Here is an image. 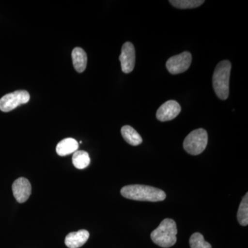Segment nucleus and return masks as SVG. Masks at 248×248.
Segmentation results:
<instances>
[{
	"label": "nucleus",
	"instance_id": "nucleus-1",
	"mask_svg": "<svg viewBox=\"0 0 248 248\" xmlns=\"http://www.w3.org/2000/svg\"><path fill=\"white\" fill-rule=\"evenodd\" d=\"M121 194L128 200L141 202H157L164 201L166 194L156 187L144 185H129L124 186Z\"/></svg>",
	"mask_w": 248,
	"mask_h": 248
},
{
	"label": "nucleus",
	"instance_id": "nucleus-2",
	"mask_svg": "<svg viewBox=\"0 0 248 248\" xmlns=\"http://www.w3.org/2000/svg\"><path fill=\"white\" fill-rule=\"evenodd\" d=\"M177 228L175 221L165 218L159 227L152 232L151 237L155 244L161 248L172 247L177 242Z\"/></svg>",
	"mask_w": 248,
	"mask_h": 248
},
{
	"label": "nucleus",
	"instance_id": "nucleus-3",
	"mask_svg": "<svg viewBox=\"0 0 248 248\" xmlns=\"http://www.w3.org/2000/svg\"><path fill=\"white\" fill-rule=\"evenodd\" d=\"M232 64L231 62L223 60L217 65L213 77L214 90L217 97L226 100L229 96L230 77Z\"/></svg>",
	"mask_w": 248,
	"mask_h": 248
},
{
	"label": "nucleus",
	"instance_id": "nucleus-4",
	"mask_svg": "<svg viewBox=\"0 0 248 248\" xmlns=\"http://www.w3.org/2000/svg\"><path fill=\"white\" fill-rule=\"evenodd\" d=\"M208 144V133L203 128L191 132L184 141V148L187 153L198 155L203 153Z\"/></svg>",
	"mask_w": 248,
	"mask_h": 248
},
{
	"label": "nucleus",
	"instance_id": "nucleus-5",
	"mask_svg": "<svg viewBox=\"0 0 248 248\" xmlns=\"http://www.w3.org/2000/svg\"><path fill=\"white\" fill-rule=\"evenodd\" d=\"M31 97L27 91H16L5 94L0 99V110L8 112L22 104H27Z\"/></svg>",
	"mask_w": 248,
	"mask_h": 248
},
{
	"label": "nucleus",
	"instance_id": "nucleus-6",
	"mask_svg": "<svg viewBox=\"0 0 248 248\" xmlns=\"http://www.w3.org/2000/svg\"><path fill=\"white\" fill-rule=\"evenodd\" d=\"M191 62L192 55L189 52L186 51L169 58L166 62V68L171 74H180L188 69Z\"/></svg>",
	"mask_w": 248,
	"mask_h": 248
},
{
	"label": "nucleus",
	"instance_id": "nucleus-7",
	"mask_svg": "<svg viewBox=\"0 0 248 248\" xmlns=\"http://www.w3.org/2000/svg\"><path fill=\"white\" fill-rule=\"evenodd\" d=\"M120 61L124 73L128 74L133 71L135 65V50L131 42H125L122 46Z\"/></svg>",
	"mask_w": 248,
	"mask_h": 248
},
{
	"label": "nucleus",
	"instance_id": "nucleus-8",
	"mask_svg": "<svg viewBox=\"0 0 248 248\" xmlns=\"http://www.w3.org/2000/svg\"><path fill=\"white\" fill-rule=\"evenodd\" d=\"M181 106L174 100H169L163 104L156 111V118L160 122L174 120L180 113Z\"/></svg>",
	"mask_w": 248,
	"mask_h": 248
},
{
	"label": "nucleus",
	"instance_id": "nucleus-9",
	"mask_svg": "<svg viewBox=\"0 0 248 248\" xmlns=\"http://www.w3.org/2000/svg\"><path fill=\"white\" fill-rule=\"evenodd\" d=\"M13 193L16 201L19 203H24L29 200L31 194V185L29 181L20 177L15 181L12 186Z\"/></svg>",
	"mask_w": 248,
	"mask_h": 248
},
{
	"label": "nucleus",
	"instance_id": "nucleus-10",
	"mask_svg": "<svg viewBox=\"0 0 248 248\" xmlns=\"http://www.w3.org/2000/svg\"><path fill=\"white\" fill-rule=\"evenodd\" d=\"M89 236V232L86 230L69 233L65 239V244L68 248H79L86 244Z\"/></svg>",
	"mask_w": 248,
	"mask_h": 248
},
{
	"label": "nucleus",
	"instance_id": "nucleus-11",
	"mask_svg": "<svg viewBox=\"0 0 248 248\" xmlns=\"http://www.w3.org/2000/svg\"><path fill=\"white\" fill-rule=\"evenodd\" d=\"M78 148L79 143L75 139L66 138L59 142L57 145L56 151L60 156H64L76 153L78 151Z\"/></svg>",
	"mask_w": 248,
	"mask_h": 248
},
{
	"label": "nucleus",
	"instance_id": "nucleus-12",
	"mask_svg": "<svg viewBox=\"0 0 248 248\" xmlns=\"http://www.w3.org/2000/svg\"><path fill=\"white\" fill-rule=\"evenodd\" d=\"M72 60L75 69L78 73H83L87 66V55L82 48L77 47L72 52Z\"/></svg>",
	"mask_w": 248,
	"mask_h": 248
},
{
	"label": "nucleus",
	"instance_id": "nucleus-13",
	"mask_svg": "<svg viewBox=\"0 0 248 248\" xmlns=\"http://www.w3.org/2000/svg\"><path fill=\"white\" fill-rule=\"evenodd\" d=\"M121 133L124 140L131 146H139L143 141L141 135L130 125H124L122 127Z\"/></svg>",
	"mask_w": 248,
	"mask_h": 248
},
{
	"label": "nucleus",
	"instance_id": "nucleus-14",
	"mask_svg": "<svg viewBox=\"0 0 248 248\" xmlns=\"http://www.w3.org/2000/svg\"><path fill=\"white\" fill-rule=\"evenodd\" d=\"M91 159L89 153L86 151H79L73 153V164L78 169H84L89 166Z\"/></svg>",
	"mask_w": 248,
	"mask_h": 248
},
{
	"label": "nucleus",
	"instance_id": "nucleus-15",
	"mask_svg": "<svg viewBox=\"0 0 248 248\" xmlns=\"http://www.w3.org/2000/svg\"><path fill=\"white\" fill-rule=\"evenodd\" d=\"M237 219L240 225L243 226L248 224V194L244 196L240 204L237 213Z\"/></svg>",
	"mask_w": 248,
	"mask_h": 248
},
{
	"label": "nucleus",
	"instance_id": "nucleus-16",
	"mask_svg": "<svg viewBox=\"0 0 248 248\" xmlns=\"http://www.w3.org/2000/svg\"><path fill=\"white\" fill-rule=\"evenodd\" d=\"M169 2L174 7L180 9H195L205 2L203 0H170Z\"/></svg>",
	"mask_w": 248,
	"mask_h": 248
},
{
	"label": "nucleus",
	"instance_id": "nucleus-17",
	"mask_svg": "<svg viewBox=\"0 0 248 248\" xmlns=\"http://www.w3.org/2000/svg\"><path fill=\"white\" fill-rule=\"evenodd\" d=\"M190 246L191 248H212V246L205 241L203 236L201 233H194L190 236Z\"/></svg>",
	"mask_w": 248,
	"mask_h": 248
}]
</instances>
